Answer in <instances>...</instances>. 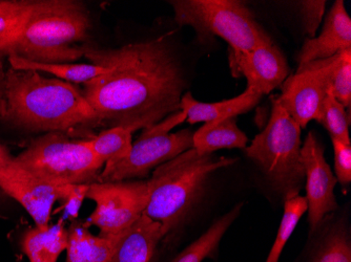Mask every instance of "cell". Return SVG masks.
<instances>
[{"mask_svg":"<svg viewBox=\"0 0 351 262\" xmlns=\"http://www.w3.org/2000/svg\"><path fill=\"white\" fill-rule=\"evenodd\" d=\"M263 94L252 88H247L244 92L232 99L217 103H203L197 101L191 92H186L181 96L180 110L186 114L189 124L205 123V125H215L228 118L238 117L245 114L259 103Z\"/></svg>","mask_w":351,"mask_h":262,"instance_id":"15","label":"cell"},{"mask_svg":"<svg viewBox=\"0 0 351 262\" xmlns=\"http://www.w3.org/2000/svg\"><path fill=\"white\" fill-rule=\"evenodd\" d=\"M59 200L63 202L64 220H75L78 216L90 185H64L59 186Z\"/></svg>","mask_w":351,"mask_h":262,"instance_id":"29","label":"cell"},{"mask_svg":"<svg viewBox=\"0 0 351 262\" xmlns=\"http://www.w3.org/2000/svg\"><path fill=\"white\" fill-rule=\"evenodd\" d=\"M59 186L43 182L13 161L0 169V190L25 209L35 226H50L53 207L59 200Z\"/></svg>","mask_w":351,"mask_h":262,"instance_id":"12","label":"cell"},{"mask_svg":"<svg viewBox=\"0 0 351 262\" xmlns=\"http://www.w3.org/2000/svg\"><path fill=\"white\" fill-rule=\"evenodd\" d=\"M11 68L14 70H34V72L50 73L58 79H63L66 82L73 83H86L88 81L106 75L108 68L98 66L92 63H55V64H43V63L29 62L19 57H8Z\"/></svg>","mask_w":351,"mask_h":262,"instance_id":"20","label":"cell"},{"mask_svg":"<svg viewBox=\"0 0 351 262\" xmlns=\"http://www.w3.org/2000/svg\"><path fill=\"white\" fill-rule=\"evenodd\" d=\"M236 163L228 157L214 159L191 148L158 166L149 183L145 214L160 222L165 234L178 228L200 198L210 174Z\"/></svg>","mask_w":351,"mask_h":262,"instance_id":"4","label":"cell"},{"mask_svg":"<svg viewBox=\"0 0 351 262\" xmlns=\"http://www.w3.org/2000/svg\"><path fill=\"white\" fill-rule=\"evenodd\" d=\"M3 65H0V121H3L5 114V88Z\"/></svg>","mask_w":351,"mask_h":262,"instance_id":"31","label":"cell"},{"mask_svg":"<svg viewBox=\"0 0 351 262\" xmlns=\"http://www.w3.org/2000/svg\"><path fill=\"white\" fill-rule=\"evenodd\" d=\"M186 114L179 110L162 121L145 128L132 145L129 155L118 161L106 163L99 182H121L133 179H145L152 169L175 159L193 148L194 131L183 129L171 133V130L186 121Z\"/></svg>","mask_w":351,"mask_h":262,"instance_id":"8","label":"cell"},{"mask_svg":"<svg viewBox=\"0 0 351 262\" xmlns=\"http://www.w3.org/2000/svg\"><path fill=\"white\" fill-rule=\"evenodd\" d=\"M313 262H351V246L344 230L333 231Z\"/></svg>","mask_w":351,"mask_h":262,"instance_id":"27","label":"cell"},{"mask_svg":"<svg viewBox=\"0 0 351 262\" xmlns=\"http://www.w3.org/2000/svg\"><path fill=\"white\" fill-rule=\"evenodd\" d=\"M90 11L76 0L32 1L27 21L8 57L29 62L73 63L84 57L82 45L90 37Z\"/></svg>","mask_w":351,"mask_h":262,"instance_id":"3","label":"cell"},{"mask_svg":"<svg viewBox=\"0 0 351 262\" xmlns=\"http://www.w3.org/2000/svg\"><path fill=\"white\" fill-rule=\"evenodd\" d=\"M248 139L237 125V118H228L215 125H203L194 133L193 148L200 155H213L220 149H245Z\"/></svg>","mask_w":351,"mask_h":262,"instance_id":"19","label":"cell"},{"mask_svg":"<svg viewBox=\"0 0 351 262\" xmlns=\"http://www.w3.org/2000/svg\"><path fill=\"white\" fill-rule=\"evenodd\" d=\"M13 163L53 186L99 182L106 163L86 145L63 133H45L33 140Z\"/></svg>","mask_w":351,"mask_h":262,"instance_id":"7","label":"cell"},{"mask_svg":"<svg viewBox=\"0 0 351 262\" xmlns=\"http://www.w3.org/2000/svg\"><path fill=\"white\" fill-rule=\"evenodd\" d=\"M295 3L301 16L305 34L308 35L309 39L315 38V34L324 16L326 1L325 0H303Z\"/></svg>","mask_w":351,"mask_h":262,"instance_id":"28","label":"cell"},{"mask_svg":"<svg viewBox=\"0 0 351 262\" xmlns=\"http://www.w3.org/2000/svg\"><path fill=\"white\" fill-rule=\"evenodd\" d=\"M165 236L160 222L143 214L121 234L110 262H151Z\"/></svg>","mask_w":351,"mask_h":262,"instance_id":"16","label":"cell"},{"mask_svg":"<svg viewBox=\"0 0 351 262\" xmlns=\"http://www.w3.org/2000/svg\"><path fill=\"white\" fill-rule=\"evenodd\" d=\"M32 1L0 0V65L9 55V50L19 37L29 11Z\"/></svg>","mask_w":351,"mask_h":262,"instance_id":"22","label":"cell"},{"mask_svg":"<svg viewBox=\"0 0 351 262\" xmlns=\"http://www.w3.org/2000/svg\"><path fill=\"white\" fill-rule=\"evenodd\" d=\"M133 130L114 127L102 130L99 135L86 140V145L104 163L118 161L129 155L133 145Z\"/></svg>","mask_w":351,"mask_h":262,"instance_id":"23","label":"cell"},{"mask_svg":"<svg viewBox=\"0 0 351 262\" xmlns=\"http://www.w3.org/2000/svg\"><path fill=\"white\" fill-rule=\"evenodd\" d=\"M68 228L63 220L47 228H29L21 238V249L29 262H57L68 246Z\"/></svg>","mask_w":351,"mask_h":262,"instance_id":"18","label":"cell"},{"mask_svg":"<svg viewBox=\"0 0 351 262\" xmlns=\"http://www.w3.org/2000/svg\"><path fill=\"white\" fill-rule=\"evenodd\" d=\"M66 262H110L122 233L114 236L94 235L86 224L73 222L68 228Z\"/></svg>","mask_w":351,"mask_h":262,"instance_id":"17","label":"cell"},{"mask_svg":"<svg viewBox=\"0 0 351 262\" xmlns=\"http://www.w3.org/2000/svg\"><path fill=\"white\" fill-rule=\"evenodd\" d=\"M8 125L27 133H63L100 127L82 90L60 79L34 70L9 68L5 75Z\"/></svg>","mask_w":351,"mask_h":262,"instance_id":"2","label":"cell"},{"mask_svg":"<svg viewBox=\"0 0 351 262\" xmlns=\"http://www.w3.org/2000/svg\"><path fill=\"white\" fill-rule=\"evenodd\" d=\"M304 167L308 222L315 232L328 213L338 209L335 187L337 177L324 157V147L315 133H309L301 148Z\"/></svg>","mask_w":351,"mask_h":262,"instance_id":"11","label":"cell"},{"mask_svg":"<svg viewBox=\"0 0 351 262\" xmlns=\"http://www.w3.org/2000/svg\"><path fill=\"white\" fill-rule=\"evenodd\" d=\"M317 122L324 126L331 139L351 144L349 137L350 116L347 114L344 106L331 94L330 90L323 102L320 119Z\"/></svg>","mask_w":351,"mask_h":262,"instance_id":"25","label":"cell"},{"mask_svg":"<svg viewBox=\"0 0 351 262\" xmlns=\"http://www.w3.org/2000/svg\"><path fill=\"white\" fill-rule=\"evenodd\" d=\"M351 51V19L343 0H337L325 16L322 31L315 38L305 39L298 55L299 65L331 58Z\"/></svg>","mask_w":351,"mask_h":262,"instance_id":"14","label":"cell"},{"mask_svg":"<svg viewBox=\"0 0 351 262\" xmlns=\"http://www.w3.org/2000/svg\"><path fill=\"white\" fill-rule=\"evenodd\" d=\"M84 58L108 68L84 83V98L100 127L145 129L180 110L185 78L180 63L163 39L119 49L82 45Z\"/></svg>","mask_w":351,"mask_h":262,"instance_id":"1","label":"cell"},{"mask_svg":"<svg viewBox=\"0 0 351 262\" xmlns=\"http://www.w3.org/2000/svg\"><path fill=\"white\" fill-rule=\"evenodd\" d=\"M86 198L95 202L96 208L86 226H97L99 235H118L145 214L149 204V183L145 179L93 183Z\"/></svg>","mask_w":351,"mask_h":262,"instance_id":"9","label":"cell"},{"mask_svg":"<svg viewBox=\"0 0 351 262\" xmlns=\"http://www.w3.org/2000/svg\"><path fill=\"white\" fill-rule=\"evenodd\" d=\"M332 94L350 114L351 106V51L340 53L330 79Z\"/></svg>","mask_w":351,"mask_h":262,"instance_id":"26","label":"cell"},{"mask_svg":"<svg viewBox=\"0 0 351 262\" xmlns=\"http://www.w3.org/2000/svg\"><path fill=\"white\" fill-rule=\"evenodd\" d=\"M338 56L299 65L295 74L287 77L280 86V104L302 129L306 128L311 120L317 122L320 119Z\"/></svg>","mask_w":351,"mask_h":262,"instance_id":"10","label":"cell"},{"mask_svg":"<svg viewBox=\"0 0 351 262\" xmlns=\"http://www.w3.org/2000/svg\"><path fill=\"white\" fill-rule=\"evenodd\" d=\"M335 151V171L337 181L343 187L351 183V144L331 139Z\"/></svg>","mask_w":351,"mask_h":262,"instance_id":"30","label":"cell"},{"mask_svg":"<svg viewBox=\"0 0 351 262\" xmlns=\"http://www.w3.org/2000/svg\"><path fill=\"white\" fill-rule=\"evenodd\" d=\"M301 131L278 96H271V112L265 128L245 147V155L261 167L270 184L285 200L300 195L305 184Z\"/></svg>","mask_w":351,"mask_h":262,"instance_id":"5","label":"cell"},{"mask_svg":"<svg viewBox=\"0 0 351 262\" xmlns=\"http://www.w3.org/2000/svg\"><path fill=\"white\" fill-rule=\"evenodd\" d=\"M179 25L194 27L201 39L218 36L228 51L248 53L273 39L259 25L245 3L238 0H175L171 1Z\"/></svg>","mask_w":351,"mask_h":262,"instance_id":"6","label":"cell"},{"mask_svg":"<svg viewBox=\"0 0 351 262\" xmlns=\"http://www.w3.org/2000/svg\"><path fill=\"white\" fill-rule=\"evenodd\" d=\"M242 206V204L238 205L216 220L205 233L185 248L171 262H202L205 258L216 253L223 236L241 212Z\"/></svg>","mask_w":351,"mask_h":262,"instance_id":"21","label":"cell"},{"mask_svg":"<svg viewBox=\"0 0 351 262\" xmlns=\"http://www.w3.org/2000/svg\"><path fill=\"white\" fill-rule=\"evenodd\" d=\"M14 157H12L10 151L8 150L7 147L3 144L0 143V169L7 166L13 161Z\"/></svg>","mask_w":351,"mask_h":262,"instance_id":"32","label":"cell"},{"mask_svg":"<svg viewBox=\"0 0 351 262\" xmlns=\"http://www.w3.org/2000/svg\"><path fill=\"white\" fill-rule=\"evenodd\" d=\"M228 61L232 76L244 77L247 88L263 96L280 88L291 70L285 56L274 41L243 54L228 51Z\"/></svg>","mask_w":351,"mask_h":262,"instance_id":"13","label":"cell"},{"mask_svg":"<svg viewBox=\"0 0 351 262\" xmlns=\"http://www.w3.org/2000/svg\"><path fill=\"white\" fill-rule=\"evenodd\" d=\"M307 209H308V206H307V200L304 196L298 195V196L285 200L283 218H282L273 248L270 250L265 262H279L280 256H281L285 244H287L291 234L295 231V226L302 216L307 212Z\"/></svg>","mask_w":351,"mask_h":262,"instance_id":"24","label":"cell"}]
</instances>
